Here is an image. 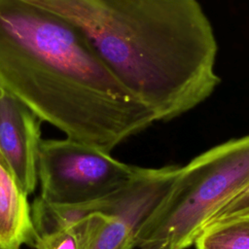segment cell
I'll use <instances>...</instances> for the list:
<instances>
[{
  "instance_id": "1",
  "label": "cell",
  "mask_w": 249,
  "mask_h": 249,
  "mask_svg": "<svg viewBox=\"0 0 249 249\" xmlns=\"http://www.w3.org/2000/svg\"><path fill=\"white\" fill-rule=\"evenodd\" d=\"M0 88L68 138L108 153L159 121L75 25L23 0H0Z\"/></svg>"
},
{
  "instance_id": "2",
  "label": "cell",
  "mask_w": 249,
  "mask_h": 249,
  "mask_svg": "<svg viewBox=\"0 0 249 249\" xmlns=\"http://www.w3.org/2000/svg\"><path fill=\"white\" fill-rule=\"evenodd\" d=\"M75 25L115 77L159 121L215 89L217 43L196 0H23Z\"/></svg>"
},
{
  "instance_id": "3",
  "label": "cell",
  "mask_w": 249,
  "mask_h": 249,
  "mask_svg": "<svg viewBox=\"0 0 249 249\" xmlns=\"http://www.w3.org/2000/svg\"><path fill=\"white\" fill-rule=\"evenodd\" d=\"M248 186L249 135L204 152L181 167L170 194L137 233L136 247L157 241L190 247L209 219Z\"/></svg>"
},
{
  "instance_id": "4",
  "label": "cell",
  "mask_w": 249,
  "mask_h": 249,
  "mask_svg": "<svg viewBox=\"0 0 249 249\" xmlns=\"http://www.w3.org/2000/svg\"><path fill=\"white\" fill-rule=\"evenodd\" d=\"M136 167L68 137L42 140L38 156L39 198L52 206L90 203L125 186Z\"/></svg>"
},
{
  "instance_id": "5",
  "label": "cell",
  "mask_w": 249,
  "mask_h": 249,
  "mask_svg": "<svg viewBox=\"0 0 249 249\" xmlns=\"http://www.w3.org/2000/svg\"><path fill=\"white\" fill-rule=\"evenodd\" d=\"M180 166L136 167L132 179L123 188L99 200L76 206H52L39 197L32 207L36 230L74 222L90 213L118 217L129 224L136 235L170 194Z\"/></svg>"
},
{
  "instance_id": "6",
  "label": "cell",
  "mask_w": 249,
  "mask_h": 249,
  "mask_svg": "<svg viewBox=\"0 0 249 249\" xmlns=\"http://www.w3.org/2000/svg\"><path fill=\"white\" fill-rule=\"evenodd\" d=\"M42 120L0 88V156L27 195L38 184Z\"/></svg>"
},
{
  "instance_id": "7",
  "label": "cell",
  "mask_w": 249,
  "mask_h": 249,
  "mask_svg": "<svg viewBox=\"0 0 249 249\" xmlns=\"http://www.w3.org/2000/svg\"><path fill=\"white\" fill-rule=\"evenodd\" d=\"M27 196L0 156V245L6 249L33 245L35 228Z\"/></svg>"
},
{
  "instance_id": "8",
  "label": "cell",
  "mask_w": 249,
  "mask_h": 249,
  "mask_svg": "<svg viewBox=\"0 0 249 249\" xmlns=\"http://www.w3.org/2000/svg\"><path fill=\"white\" fill-rule=\"evenodd\" d=\"M81 232V249H135L136 231L124 220L90 213L74 221Z\"/></svg>"
},
{
  "instance_id": "9",
  "label": "cell",
  "mask_w": 249,
  "mask_h": 249,
  "mask_svg": "<svg viewBox=\"0 0 249 249\" xmlns=\"http://www.w3.org/2000/svg\"><path fill=\"white\" fill-rule=\"evenodd\" d=\"M195 244L196 249H249V214L203 229Z\"/></svg>"
},
{
  "instance_id": "10",
  "label": "cell",
  "mask_w": 249,
  "mask_h": 249,
  "mask_svg": "<svg viewBox=\"0 0 249 249\" xmlns=\"http://www.w3.org/2000/svg\"><path fill=\"white\" fill-rule=\"evenodd\" d=\"M79 225L70 222L35 231L33 246L36 249H81Z\"/></svg>"
},
{
  "instance_id": "11",
  "label": "cell",
  "mask_w": 249,
  "mask_h": 249,
  "mask_svg": "<svg viewBox=\"0 0 249 249\" xmlns=\"http://www.w3.org/2000/svg\"><path fill=\"white\" fill-rule=\"evenodd\" d=\"M249 214V186L222 206L207 222L205 228L229 219Z\"/></svg>"
},
{
  "instance_id": "12",
  "label": "cell",
  "mask_w": 249,
  "mask_h": 249,
  "mask_svg": "<svg viewBox=\"0 0 249 249\" xmlns=\"http://www.w3.org/2000/svg\"><path fill=\"white\" fill-rule=\"evenodd\" d=\"M135 249H170V248H169V246L166 243L157 241V242L146 243L144 245L136 247Z\"/></svg>"
},
{
  "instance_id": "13",
  "label": "cell",
  "mask_w": 249,
  "mask_h": 249,
  "mask_svg": "<svg viewBox=\"0 0 249 249\" xmlns=\"http://www.w3.org/2000/svg\"><path fill=\"white\" fill-rule=\"evenodd\" d=\"M0 249H6V248H4V247H2V246H0Z\"/></svg>"
},
{
  "instance_id": "14",
  "label": "cell",
  "mask_w": 249,
  "mask_h": 249,
  "mask_svg": "<svg viewBox=\"0 0 249 249\" xmlns=\"http://www.w3.org/2000/svg\"><path fill=\"white\" fill-rule=\"evenodd\" d=\"M0 246H1V245H0Z\"/></svg>"
}]
</instances>
